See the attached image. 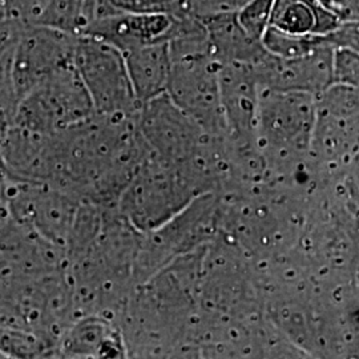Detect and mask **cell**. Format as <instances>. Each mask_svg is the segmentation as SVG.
Wrapping results in <instances>:
<instances>
[{
    "instance_id": "1",
    "label": "cell",
    "mask_w": 359,
    "mask_h": 359,
    "mask_svg": "<svg viewBox=\"0 0 359 359\" xmlns=\"http://www.w3.org/2000/svg\"><path fill=\"white\" fill-rule=\"evenodd\" d=\"M1 127L13 121L29 90L55 71L74 63L77 35L51 27L0 19Z\"/></svg>"
},
{
    "instance_id": "2",
    "label": "cell",
    "mask_w": 359,
    "mask_h": 359,
    "mask_svg": "<svg viewBox=\"0 0 359 359\" xmlns=\"http://www.w3.org/2000/svg\"><path fill=\"white\" fill-rule=\"evenodd\" d=\"M206 193H213L212 185L191 161L172 163L151 152L121 193L117 209L135 229L147 234Z\"/></svg>"
},
{
    "instance_id": "3",
    "label": "cell",
    "mask_w": 359,
    "mask_h": 359,
    "mask_svg": "<svg viewBox=\"0 0 359 359\" xmlns=\"http://www.w3.org/2000/svg\"><path fill=\"white\" fill-rule=\"evenodd\" d=\"M317 96L302 90L261 88L256 142L269 173L285 176L311 154Z\"/></svg>"
},
{
    "instance_id": "4",
    "label": "cell",
    "mask_w": 359,
    "mask_h": 359,
    "mask_svg": "<svg viewBox=\"0 0 359 359\" xmlns=\"http://www.w3.org/2000/svg\"><path fill=\"white\" fill-rule=\"evenodd\" d=\"M76 318L67 270L25 281H1V327L39 334L59 350L63 334Z\"/></svg>"
},
{
    "instance_id": "5",
    "label": "cell",
    "mask_w": 359,
    "mask_h": 359,
    "mask_svg": "<svg viewBox=\"0 0 359 359\" xmlns=\"http://www.w3.org/2000/svg\"><path fill=\"white\" fill-rule=\"evenodd\" d=\"M221 231V196L197 197L176 217L157 231L144 234L135 266V283H147L173 259L206 248Z\"/></svg>"
},
{
    "instance_id": "6",
    "label": "cell",
    "mask_w": 359,
    "mask_h": 359,
    "mask_svg": "<svg viewBox=\"0 0 359 359\" xmlns=\"http://www.w3.org/2000/svg\"><path fill=\"white\" fill-rule=\"evenodd\" d=\"M95 114L88 90L72 63L55 71L29 90L18 105L10 124L55 135Z\"/></svg>"
},
{
    "instance_id": "7",
    "label": "cell",
    "mask_w": 359,
    "mask_h": 359,
    "mask_svg": "<svg viewBox=\"0 0 359 359\" xmlns=\"http://www.w3.org/2000/svg\"><path fill=\"white\" fill-rule=\"evenodd\" d=\"M74 65L83 79L96 114L136 118L142 109L124 52L100 39L77 38Z\"/></svg>"
},
{
    "instance_id": "8",
    "label": "cell",
    "mask_w": 359,
    "mask_h": 359,
    "mask_svg": "<svg viewBox=\"0 0 359 359\" xmlns=\"http://www.w3.org/2000/svg\"><path fill=\"white\" fill-rule=\"evenodd\" d=\"M83 200L46 182L13 179L3 173L1 216L31 226L65 248Z\"/></svg>"
},
{
    "instance_id": "9",
    "label": "cell",
    "mask_w": 359,
    "mask_h": 359,
    "mask_svg": "<svg viewBox=\"0 0 359 359\" xmlns=\"http://www.w3.org/2000/svg\"><path fill=\"white\" fill-rule=\"evenodd\" d=\"M221 65L213 52H200L172 59L168 83L169 97L193 117L208 133L228 135L221 103Z\"/></svg>"
},
{
    "instance_id": "10",
    "label": "cell",
    "mask_w": 359,
    "mask_h": 359,
    "mask_svg": "<svg viewBox=\"0 0 359 359\" xmlns=\"http://www.w3.org/2000/svg\"><path fill=\"white\" fill-rule=\"evenodd\" d=\"M137 127L149 151L172 163L192 160L210 136L167 92L142 104Z\"/></svg>"
},
{
    "instance_id": "11",
    "label": "cell",
    "mask_w": 359,
    "mask_h": 359,
    "mask_svg": "<svg viewBox=\"0 0 359 359\" xmlns=\"http://www.w3.org/2000/svg\"><path fill=\"white\" fill-rule=\"evenodd\" d=\"M67 268L65 248L31 226L1 216V281H25Z\"/></svg>"
},
{
    "instance_id": "12",
    "label": "cell",
    "mask_w": 359,
    "mask_h": 359,
    "mask_svg": "<svg viewBox=\"0 0 359 359\" xmlns=\"http://www.w3.org/2000/svg\"><path fill=\"white\" fill-rule=\"evenodd\" d=\"M335 51L325 38L314 50L297 57H280L268 51L253 67L262 88L302 90L318 97L334 84Z\"/></svg>"
},
{
    "instance_id": "13",
    "label": "cell",
    "mask_w": 359,
    "mask_h": 359,
    "mask_svg": "<svg viewBox=\"0 0 359 359\" xmlns=\"http://www.w3.org/2000/svg\"><path fill=\"white\" fill-rule=\"evenodd\" d=\"M221 103L228 136L236 142H257L261 83L252 65L228 63L219 69Z\"/></svg>"
},
{
    "instance_id": "14",
    "label": "cell",
    "mask_w": 359,
    "mask_h": 359,
    "mask_svg": "<svg viewBox=\"0 0 359 359\" xmlns=\"http://www.w3.org/2000/svg\"><path fill=\"white\" fill-rule=\"evenodd\" d=\"M177 20L179 15L175 13L117 11L96 19L83 35L100 39L126 53L154 43H168Z\"/></svg>"
},
{
    "instance_id": "15",
    "label": "cell",
    "mask_w": 359,
    "mask_h": 359,
    "mask_svg": "<svg viewBox=\"0 0 359 359\" xmlns=\"http://www.w3.org/2000/svg\"><path fill=\"white\" fill-rule=\"evenodd\" d=\"M51 169L52 135L16 124L1 127V170L4 175L48 184Z\"/></svg>"
},
{
    "instance_id": "16",
    "label": "cell",
    "mask_w": 359,
    "mask_h": 359,
    "mask_svg": "<svg viewBox=\"0 0 359 359\" xmlns=\"http://www.w3.org/2000/svg\"><path fill=\"white\" fill-rule=\"evenodd\" d=\"M59 358H128L120 323L96 314L77 317L60 339Z\"/></svg>"
},
{
    "instance_id": "17",
    "label": "cell",
    "mask_w": 359,
    "mask_h": 359,
    "mask_svg": "<svg viewBox=\"0 0 359 359\" xmlns=\"http://www.w3.org/2000/svg\"><path fill=\"white\" fill-rule=\"evenodd\" d=\"M212 51L219 65L245 63L255 65L258 63L268 50L264 43L252 38L245 31L237 13L221 11L204 19Z\"/></svg>"
},
{
    "instance_id": "18",
    "label": "cell",
    "mask_w": 359,
    "mask_h": 359,
    "mask_svg": "<svg viewBox=\"0 0 359 359\" xmlns=\"http://www.w3.org/2000/svg\"><path fill=\"white\" fill-rule=\"evenodd\" d=\"M124 55L129 76L142 105L167 92L172 71V56L168 43L144 46Z\"/></svg>"
},
{
    "instance_id": "19",
    "label": "cell",
    "mask_w": 359,
    "mask_h": 359,
    "mask_svg": "<svg viewBox=\"0 0 359 359\" xmlns=\"http://www.w3.org/2000/svg\"><path fill=\"white\" fill-rule=\"evenodd\" d=\"M341 25L320 0H274L271 26L299 36H326Z\"/></svg>"
},
{
    "instance_id": "20",
    "label": "cell",
    "mask_w": 359,
    "mask_h": 359,
    "mask_svg": "<svg viewBox=\"0 0 359 359\" xmlns=\"http://www.w3.org/2000/svg\"><path fill=\"white\" fill-rule=\"evenodd\" d=\"M99 18V0H48L35 25L83 35Z\"/></svg>"
},
{
    "instance_id": "21",
    "label": "cell",
    "mask_w": 359,
    "mask_h": 359,
    "mask_svg": "<svg viewBox=\"0 0 359 359\" xmlns=\"http://www.w3.org/2000/svg\"><path fill=\"white\" fill-rule=\"evenodd\" d=\"M1 354L7 358H57V347L28 330L1 327Z\"/></svg>"
},
{
    "instance_id": "22",
    "label": "cell",
    "mask_w": 359,
    "mask_h": 359,
    "mask_svg": "<svg viewBox=\"0 0 359 359\" xmlns=\"http://www.w3.org/2000/svg\"><path fill=\"white\" fill-rule=\"evenodd\" d=\"M117 11L167 13L175 15L192 13L187 0H99V18Z\"/></svg>"
},
{
    "instance_id": "23",
    "label": "cell",
    "mask_w": 359,
    "mask_h": 359,
    "mask_svg": "<svg viewBox=\"0 0 359 359\" xmlns=\"http://www.w3.org/2000/svg\"><path fill=\"white\" fill-rule=\"evenodd\" d=\"M274 0H250L237 11L238 20L245 31L259 41L271 26Z\"/></svg>"
},
{
    "instance_id": "24",
    "label": "cell",
    "mask_w": 359,
    "mask_h": 359,
    "mask_svg": "<svg viewBox=\"0 0 359 359\" xmlns=\"http://www.w3.org/2000/svg\"><path fill=\"white\" fill-rule=\"evenodd\" d=\"M48 0H0L1 19L35 23Z\"/></svg>"
},
{
    "instance_id": "25",
    "label": "cell",
    "mask_w": 359,
    "mask_h": 359,
    "mask_svg": "<svg viewBox=\"0 0 359 359\" xmlns=\"http://www.w3.org/2000/svg\"><path fill=\"white\" fill-rule=\"evenodd\" d=\"M325 38L335 48H344L359 55V23H341Z\"/></svg>"
},
{
    "instance_id": "26",
    "label": "cell",
    "mask_w": 359,
    "mask_h": 359,
    "mask_svg": "<svg viewBox=\"0 0 359 359\" xmlns=\"http://www.w3.org/2000/svg\"><path fill=\"white\" fill-rule=\"evenodd\" d=\"M341 23H359V0H320Z\"/></svg>"
},
{
    "instance_id": "27",
    "label": "cell",
    "mask_w": 359,
    "mask_h": 359,
    "mask_svg": "<svg viewBox=\"0 0 359 359\" xmlns=\"http://www.w3.org/2000/svg\"><path fill=\"white\" fill-rule=\"evenodd\" d=\"M250 0H210L215 13H221V11L237 13Z\"/></svg>"
},
{
    "instance_id": "28",
    "label": "cell",
    "mask_w": 359,
    "mask_h": 359,
    "mask_svg": "<svg viewBox=\"0 0 359 359\" xmlns=\"http://www.w3.org/2000/svg\"><path fill=\"white\" fill-rule=\"evenodd\" d=\"M187 1L191 13L200 19H204L206 16L215 13L210 0H187Z\"/></svg>"
}]
</instances>
